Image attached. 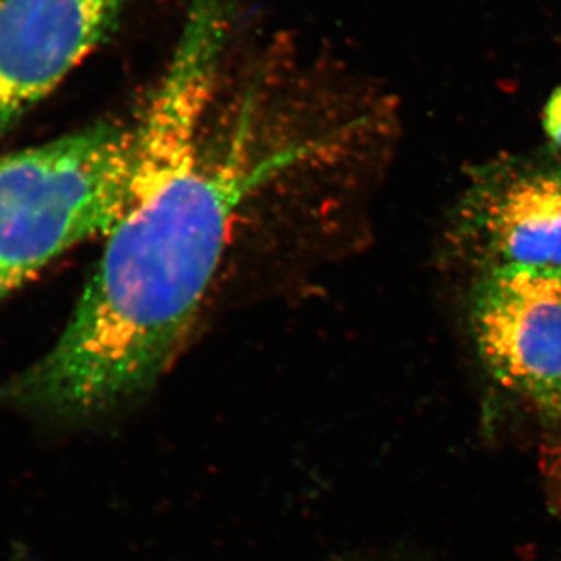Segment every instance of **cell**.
Wrapping results in <instances>:
<instances>
[{"label":"cell","instance_id":"obj_3","mask_svg":"<svg viewBox=\"0 0 561 561\" xmlns=\"http://www.w3.org/2000/svg\"><path fill=\"white\" fill-rule=\"evenodd\" d=\"M470 328L491 378L542 420L561 423V271L507 265L479 273Z\"/></svg>","mask_w":561,"mask_h":561},{"label":"cell","instance_id":"obj_6","mask_svg":"<svg viewBox=\"0 0 561 561\" xmlns=\"http://www.w3.org/2000/svg\"><path fill=\"white\" fill-rule=\"evenodd\" d=\"M542 125L549 139L561 149V87L557 88L549 98L542 113Z\"/></svg>","mask_w":561,"mask_h":561},{"label":"cell","instance_id":"obj_2","mask_svg":"<svg viewBox=\"0 0 561 561\" xmlns=\"http://www.w3.org/2000/svg\"><path fill=\"white\" fill-rule=\"evenodd\" d=\"M138 164L135 125L111 122L0 157V300L77 243L108 236Z\"/></svg>","mask_w":561,"mask_h":561},{"label":"cell","instance_id":"obj_4","mask_svg":"<svg viewBox=\"0 0 561 561\" xmlns=\"http://www.w3.org/2000/svg\"><path fill=\"white\" fill-rule=\"evenodd\" d=\"M449 242L479 273L507 265L561 271V158L474 165L449 217Z\"/></svg>","mask_w":561,"mask_h":561},{"label":"cell","instance_id":"obj_1","mask_svg":"<svg viewBox=\"0 0 561 561\" xmlns=\"http://www.w3.org/2000/svg\"><path fill=\"white\" fill-rule=\"evenodd\" d=\"M224 11L194 0L168 72L136 122L127 208L54 348L0 382V405L79 424L147 393L183 348L230 238L236 209L291 151L257 158L245 128L203 139Z\"/></svg>","mask_w":561,"mask_h":561},{"label":"cell","instance_id":"obj_5","mask_svg":"<svg viewBox=\"0 0 561 561\" xmlns=\"http://www.w3.org/2000/svg\"><path fill=\"white\" fill-rule=\"evenodd\" d=\"M128 0H0V136L103 38Z\"/></svg>","mask_w":561,"mask_h":561}]
</instances>
